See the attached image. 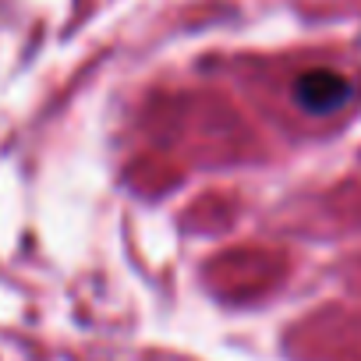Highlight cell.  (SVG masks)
<instances>
[{
	"instance_id": "cell-1",
	"label": "cell",
	"mask_w": 361,
	"mask_h": 361,
	"mask_svg": "<svg viewBox=\"0 0 361 361\" xmlns=\"http://www.w3.org/2000/svg\"><path fill=\"white\" fill-rule=\"evenodd\" d=\"M294 99L308 110V114H333L350 99V82L329 68H315L305 71L294 85Z\"/></svg>"
}]
</instances>
